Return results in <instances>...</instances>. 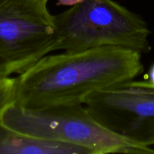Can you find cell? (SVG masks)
Returning <instances> with one entry per match:
<instances>
[{
    "label": "cell",
    "mask_w": 154,
    "mask_h": 154,
    "mask_svg": "<svg viewBox=\"0 0 154 154\" xmlns=\"http://www.w3.org/2000/svg\"><path fill=\"white\" fill-rule=\"evenodd\" d=\"M48 0H0V75H20L54 51L57 27Z\"/></svg>",
    "instance_id": "277c9868"
},
{
    "label": "cell",
    "mask_w": 154,
    "mask_h": 154,
    "mask_svg": "<svg viewBox=\"0 0 154 154\" xmlns=\"http://www.w3.org/2000/svg\"><path fill=\"white\" fill-rule=\"evenodd\" d=\"M17 77L0 75V118L5 111L15 103Z\"/></svg>",
    "instance_id": "52a82bcc"
},
{
    "label": "cell",
    "mask_w": 154,
    "mask_h": 154,
    "mask_svg": "<svg viewBox=\"0 0 154 154\" xmlns=\"http://www.w3.org/2000/svg\"><path fill=\"white\" fill-rule=\"evenodd\" d=\"M141 54L103 46L47 55L17 77L14 104L26 108L83 104L90 93L141 75Z\"/></svg>",
    "instance_id": "6da1fadb"
},
{
    "label": "cell",
    "mask_w": 154,
    "mask_h": 154,
    "mask_svg": "<svg viewBox=\"0 0 154 154\" xmlns=\"http://www.w3.org/2000/svg\"><path fill=\"white\" fill-rule=\"evenodd\" d=\"M84 105L92 117L116 135L150 147L154 138V85L127 81L90 93Z\"/></svg>",
    "instance_id": "5b68a950"
},
{
    "label": "cell",
    "mask_w": 154,
    "mask_h": 154,
    "mask_svg": "<svg viewBox=\"0 0 154 154\" xmlns=\"http://www.w3.org/2000/svg\"><path fill=\"white\" fill-rule=\"evenodd\" d=\"M54 51H78L103 46L150 51V31L139 15L113 0H83L54 15Z\"/></svg>",
    "instance_id": "7a4b0ae2"
},
{
    "label": "cell",
    "mask_w": 154,
    "mask_h": 154,
    "mask_svg": "<svg viewBox=\"0 0 154 154\" xmlns=\"http://www.w3.org/2000/svg\"><path fill=\"white\" fill-rule=\"evenodd\" d=\"M1 120L20 133L85 147L94 154L154 153L150 147L135 144L108 130L92 117L84 104L41 108L13 104L5 111Z\"/></svg>",
    "instance_id": "3957f363"
},
{
    "label": "cell",
    "mask_w": 154,
    "mask_h": 154,
    "mask_svg": "<svg viewBox=\"0 0 154 154\" xmlns=\"http://www.w3.org/2000/svg\"><path fill=\"white\" fill-rule=\"evenodd\" d=\"M83 0H57L58 5H67L74 6L75 5L81 3Z\"/></svg>",
    "instance_id": "ba28073f"
},
{
    "label": "cell",
    "mask_w": 154,
    "mask_h": 154,
    "mask_svg": "<svg viewBox=\"0 0 154 154\" xmlns=\"http://www.w3.org/2000/svg\"><path fill=\"white\" fill-rule=\"evenodd\" d=\"M0 154H94L74 144L25 135L8 127L0 118Z\"/></svg>",
    "instance_id": "8992f818"
},
{
    "label": "cell",
    "mask_w": 154,
    "mask_h": 154,
    "mask_svg": "<svg viewBox=\"0 0 154 154\" xmlns=\"http://www.w3.org/2000/svg\"><path fill=\"white\" fill-rule=\"evenodd\" d=\"M148 76H149L148 81L150 83V84H153L154 85V64L151 66L150 71H149Z\"/></svg>",
    "instance_id": "9c48e42d"
},
{
    "label": "cell",
    "mask_w": 154,
    "mask_h": 154,
    "mask_svg": "<svg viewBox=\"0 0 154 154\" xmlns=\"http://www.w3.org/2000/svg\"><path fill=\"white\" fill-rule=\"evenodd\" d=\"M152 145H154V138H153V139L152 140L151 143H150V146H152Z\"/></svg>",
    "instance_id": "30bf717a"
}]
</instances>
